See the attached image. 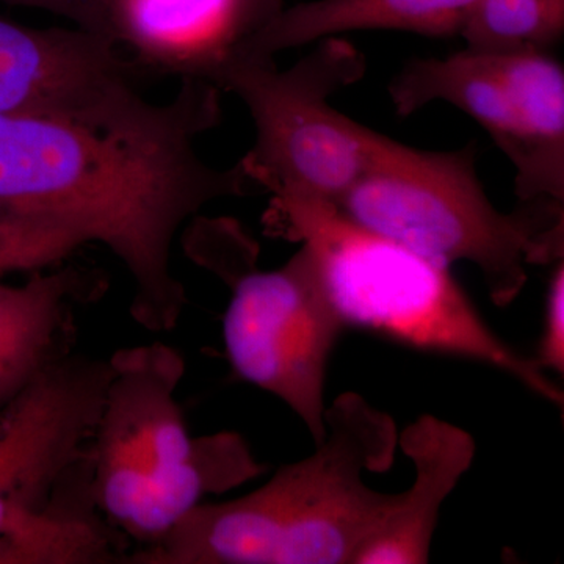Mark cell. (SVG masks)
<instances>
[{"instance_id":"obj_1","label":"cell","mask_w":564,"mask_h":564,"mask_svg":"<svg viewBox=\"0 0 564 564\" xmlns=\"http://www.w3.org/2000/svg\"><path fill=\"white\" fill-rule=\"evenodd\" d=\"M220 91L184 77L165 102L137 90L88 109L0 113V276L101 245L131 278L133 321L176 328L182 229L212 203L258 191L240 163L218 169L199 154V137L220 124Z\"/></svg>"},{"instance_id":"obj_2","label":"cell","mask_w":564,"mask_h":564,"mask_svg":"<svg viewBox=\"0 0 564 564\" xmlns=\"http://www.w3.org/2000/svg\"><path fill=\"white\" fill-rule=\"evenodd\" d=\"M314 455L285 464L265 485L226 502L199 505L139 564H348L381 524L395 494L364 474L391 469L399 433L391 415L359 393L326 408Z\"/></svg>"},{"instance_id":"obj_3","label":"cell","mask_w":564,"mask_h":564,"mask_svg":"<svg viewBox=\"0 0 564 564\" xmlns=\"http://www.w3.org/2000/svg\"><path fill=\"white\" fill-rule=\"evenodd\" d=\"M269 229L310 250L345 326L415 350L486 364L547 402L563 392L541 369L486 325L448 267L362 228L334 204L272 199Z\"/></svg>"},{"instance_id":"obj_4","label":"cell","mask_w":564,"mask_h":564,"mask_svg":"<svg viewBox=\"0 0 564 564\" xmlns=\"http://www.w3.org/2000/svg\"><path fill=\"white\" fill-rule=\"evenodd\" d=\"M475 154V143L425 151L377 132L366 170L336 207L448 269L473 263L491 302L507 307L524 291L529 267L563 258V206L503 214L478 180Z\"/></svg>"},{"instance_id":"obj_5","label":"cell","mask_w":564,"mask_h":564,"mask_svg":"<svg viewBox=\"0 0 564 564\" xmlns=\"http://www.w3.org/2000/svg\"><path fill=\"white\" fill-rule=\"evenodd\" d=\"M366 69L358 47L332 36L289 68L269 55L234 51L212 70L207 80L250 111L254 143L239 163L258 191L334 206L343 199L366 170L377 131L329 101Z\"/></svg>"},{"instance_id":"obj_6","label":"cell","mask_w":564,"mask_h":564,"mask_svg":"<svg viewBox=\"0 0 564 564\" xmlns=\"http://www.w3.org/2000/svg\"><path fill=\"white\" fill-rule=\"evenodd\" d=\"M410 117L433 102L469 115L513 163L524 203H564V69L545 51L456 52L413 58L389 85Z\"/></svg>"},{"instance_id":"obj_7","label":"cell","mask_w":564,"mask_h":564,"mask_svg":"<svg viewBox=\"0 0 564 564\" xmlns=\"http://www.w3.org/2000/svg\"><path fill=\"white\" fill-rule=\"evenodd\" d=\"M232 296L223 339L234 373L299 415L315 445L326 434L325 380L343 318L304 245L274 270H226Z\"/></svg>"},{"instance_id":"obj_8","label":"cell","mask_w":564,"mask_h":564,"mask_svg":"<svg viewBox=\"0 0 564 564\" xmlns=\"http://www.w3.org/2000/svg\"><path fill=\"white\" fill-rule=\"evenodd\" d=\"M109 362L88 459L96 508L122 534L143 494L182 462L193 436L176 400L185 375L176 348L135 345L115 351Z\"/></svg>"},{"instance_id":"obj_9","label":"cell","mask_w":564,"mask_h":564,"mask_svg":"<svg viewBox=\"0 0 564 564\" xmlns=\"http://www.w3.org/2000/svg\"><path fill=\"white\" fill-rule=\"evenodd\" d=\"M110 375L109 358L70 352L0 406V533L46 507L84 462Z\"/></svg>"},{"instance_id":"obj_10","label":"cell","mask_w":564,"mask_h":564,"mask_svg":"<svg viewBox=\"0 0 564 564\" xmlns=\"http://www.w3.org/2000/svg\"><path fill=\"white\" fill-rule=\"evenodd\" d=\"M133 65L101 33L0 18V113L101 106L135 90Z\"/></svg>"},{"instance_id":"obj_11","label":"cell","mask_w":564,"mask_h":564,"mask_svg":"<svg viewBox=\"0 0 564 564\" xmlns=\"http://www.w3.org/2000/svg\"><path fill=\"white\" fill-rule=\"evenodd\" d=\"M259 28L252 0H109L107 36L133 63L207 80Z\"/></svg>"},{"instance_id":"obj_12","label":"cell","mask_w":564,"mask_h":564,"mask_svg":"<svg viewBox=\"0 0 564 564\" xmlns=\"http://www.w3.org/2000/svg\"><path fill=\"white\" fill-rule=\"evenodd\" d=\"M104 292L101 274L79 267L39 270L22 284L0 276V406L73 352L77 311Z\"/></svg>"},{"instance_id":"obj_13","label":"cell","mask_w":564,"mask_h":564,"mask_svg":"<svg viewBox=\"0 0 564 564\" xmlns=\"http://www.w3.org/2000/svg\"><path fill=\"white\" fill-rule=\"evenodd\" d=\"M399 447L414 464V484L395 494L355 564L429 563L441 507L470 469L475 456L473 434L432 414L404 429Z\"/></svg>"},{"instance_id":"obj_14","label":"cell","mask_w":564,"mask_h":564,"mask_svg":"<svg viewBox=\"0 0 564 564\" xmlns=\"http://www.w3.org/2000/svg\"><path fill=\"white\" fill-rule=\"evenodd\" d=\"M478 0H311L281 9L236 47L269 55L345 32L397 31L462 35Z\"/></svg>"},{"instance_id":"obj_15","label":"cell","mask_w":564,"mask_h":564,"mask_svg":"<svg viewBox=\"0 0 564 564\" xmlns=\"http://www.w3.org/2000/svg\"><path fill=\"white\" fill-rule=\"evenodd\" d=\"M129 544L96 508L87 455L46 507L0 533V564L128 563Z\"/></svg>"},{"instance_id":"obj_16","label":"cell","mask_w":564,"mask_h":564,"mask_svg":"<svg viewBox=\"0 0 564 564\" xmlns=\"http://www.w3.org/2000/svg\"><path fill=\"white\" fill-rule=\"evenodd\" d=\"M242 434L193 436L182 462L141 497L124 534L135 551L163 540L209 496H221L265 474ZM133 552V551H132Z\"/></svg>"},{"instance_id":"obj_17","label":"cell","mask_w":564,"mask_h":564,"mask_svg":"<svg viewBox=\"0 0 564 564\" xmlns=\"http://www.w3.org/2000/svg\"><path fill=\"white\" fill-rule=\"evenodd\" d=\"M564 0H478L462 36L478 51H545L562 39Z\"/></svg>"},{"instance_id":"obj_18","label":"cell","mask_w":564,"mask_h":564,"mask_svg":"<svg viewBox=\"0 0 564 564\" xmlns=\"http://www.w3.org/2000/svg\"><path fill=\"white\" fill-rule=\"evenodd\" d=\"M534 361L544 372L564 373V265L552 273L545 299L544 328Z\"/></svg>"},{"instance_id":"obj_19","label":"cell","mask_w":564,"mask_h":564,"mask_svg":"<svg viewBox=\"0 0 564 564\" xmlns=\"http://www.w3.org/2000/svg\"><path fill=\"white\" fill-rule=\"evenodd\" d=\"M107 2L109 0H0L7 6L31 7L61 14L76 28L107 36Z\"/></svg>"},{"instance_id":"obj_20","label":"cell","mask_w":564,"mask_h":564,"mask_svg":"<svg viewBox=\"0 0 564 564\" xmlns=\"http://www.w3.org/2000/svg\"><path fill=\"white\" fill-rule=\"evenodd\" d=\"M256 14H258L259 28L274 17L282 9V0H252ZM258 28V29H259Z\"/></svg>"}]
</instances>
